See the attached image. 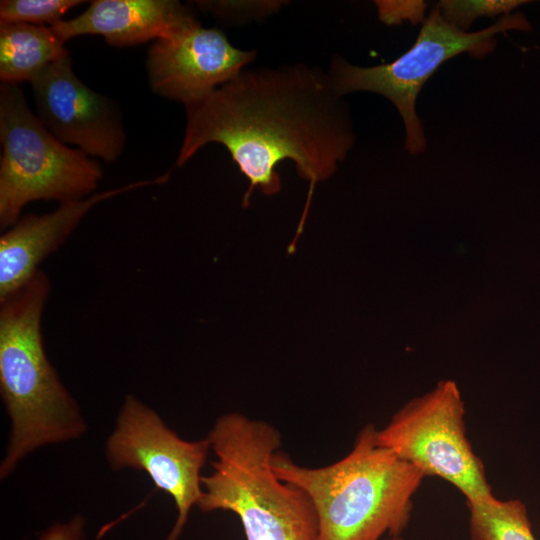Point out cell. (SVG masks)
Listing matches in <instances>:
<instances>
[{
  "label": "cell",
  "instance_id": "1",
  "mask_svg": "<svg viewBox=\"0 0 540 540\" xmlns=\"http://www.w3.org/2000/svg\"><path fill=\"white\" fill-rule=\"evenodd\" d=\"M184 107L186 127L176 166L209 143L223 145L250 182L244 207L257 187L266 195L280 191L276 166L286 159L310 183L311 197L314 185L336 172L355 142L343 96L327 73L302 63L244 69Z\"/></svg>",
  "mask_w": 540,
  "mask_h": 540
},
{
  "label": "cell",
  "instance_id": "2",
  "mask_svg": "<svg viewBox=\"0 0 540 540\" xmlns=\"http://www.w3.org/2000/svg\"><path fill=\"white\" fill-rule=\"evenodd\" d=\"M364 426L351 451L324 467L298 465L276 451L272 468L279 479L303 490L318 519L316 540H381L407 528L413 496L425 476L376 440Z\"/></svg>",
  "mask_w": 540,
  "mask_h": 540
},
{
  "label": "cell",
  "instance_id": "3",
  "mask_svg": "<svg viewBox=\"0 0 540 540\" xmlns=\"http://www.w3.org/2000/svg\"><path fill=\"white\" fill-rule=\"evenodd\" d=\"M49 291L48 277L38 270L0 301V394L10 419L1 480L35 450L77 440L87 431L77 401L44 350L41 316Z\"/></svg>",
  "mask_w": 540,
  "mask_h": 540
},
{
  "label": "cell",
  "instance_id": "4",
  "mask_svg": "<svg viewBox=\"0 0 540 540\" xmlns=\"http://www.w3.org/2000/svg\"><path fill=\"white\" fill-rule=\"evenodd\" d=\"M207 438L216 459L202 476V512L236 514L247 540H316L318 519L309 496L272 468L281 434L238 412L220 415Z\"/></svg>",
  "mask_w": 540,
  "mask_h": 540
},
{
  "label": "cell",
  "instance_id": "5",
  "mask_svg": "<svg viewBox=\"0 0 540 540\" xmlns=\"http://www.w3.org/2000/svg\"><path fill=\"white\" fill-rule=\"evenodd\" d=\"M0 142L1 229L14 225L32 201L80 200L94 194L102 179L96 160L43 125L18 84L0 85Z\"/></svg>",
  "mask_w": 540,
  "mask_h": 540
},
{
  "label": "cell",
  "instance_id": "6",
  "mask_svg": "<svg viewBox=\"0 0 540 540\" xmlns=\"http://www.w3.org/2000/svg\"><path fill=\"white\" fill-rule=\"evenodd\" d=\"M531 25L519 12L502 16L491 26L476 32H464L441 15L437 6L423 20L412 47L390 63L361 67L334 56L328 77L334 90L343 96L357 91L373 92L387 98L396 107L405 126V148L410 154L426 149V138L416 113V100L421 88L447 60L468 52L483 58L496 46L495 35Z\"/></svg>",
  "mask_w": 540,
  "mask_h": 540
},
{
  "label": "cell",
  "instance_id": "7",
  "mask_svg": "<svg viewBox=\"0 0 540 540\" xmlns=\"http://www.w3.org/2000/svg\"><path fill=\"white\" fill-rule=\"evenodd\" d=\"M465 406L457 385L442 381L432 391L401 407L377 442L417 468L425 477H439L466 502L494 497L484 464L466 435Z\"/></svg>",
  "mask_w": 540,
  "mask_h": 540
},
{
  "label": "cell",
  "instance_id": "8",
  "mask_svg": "<svg viewBox=\"0 0 540 540\" xmlns=\"http://www.w3.org/2000/svg\"><path fill=\"white\" fill-rule=\"evenodd\" d=\"M210 450L207 437L182 439L134 395L125 397L105 444L107 463L113 471H143L157 489L173 499L177 518L165 540L179 538L190 510L198 505L203 493L201 470Z\"/></svg>",
  "mask_w": 540,
  "mask_h": 540
},
{
  "label": "cell",
  "instance_id": "9",
  "mask_svg": "<svg viewBox=\"0 0 540 540\" xmlns=\"http://www.w3.org/2000/svg\"><path fill=\"white\" fill-rule=\"evenodd\" d=\"M31 85L36 115L58 140L105 162L121 155L126 134L116 103L76 76L69 53L47 66Z\"/></svg>",
  "mask_w": 540,
  "mask_h": 540
},
{
  "label": "cell",
  "instance_id": "10",
  "mask_svg": "<svg viewBox=\"0 0 540 540\" xmlns=\"http://www.w3.org/2000/svg\"><path fill=\"white\" fill-rule=\"evenodd\" d=\"M256 55L255 50L235 47L220 29L205 28L196 21L149 47V86L154 93L186 106L235 78Z\"/></svg>",
  "mask_w": 540,
  "mask_h": 540
},
{
  "label": "cell",
  "instance_id": "11",
  "mask_svg": "<svg viewBox=\"0 0 540 540\" xmlns=\"http://www.w3.org/2000/svg\"><path fill=\"white\" fill-rule=\"evenodd\" d=\"M169 173L60 203L46 214L25 215L0 238V301L23 287L38 271L39 263L55 251L97 204L122 193L164 184Z\"/></svg>",
  "mask_w": 540,
  "mask_h": 540
},
{
  "label": "cell",
  "instance_id": "12",
  "mask_svg": "<svg viewBox=\"0 0 540 540\" xmlns=\"http://www.w3.org/2000/svg\"><path fill=\"white\" fill-rule=\"evenodd\" d=\"M196 21L193 11L175 0H94L80 15L50 27L64 42L91 34L126 47L165 38Z\"/></svg>",
  "mask_w": 540,
  "mask_h": 540
},
{
  "label": "cell",
  "instance_id": "13",
  "mask_svg": "<svg viewBox=\"0 0 540 540\" xmlns=\"http://www.w3.org/2000/svg\"><path fill=\"white\" fill-rule=\"evenodd\" d=\"M64 44L50 26L0 23L2 83H31L47 66L69 53Z\"/></svg>",
  "mask_w": 540,
  "mask_h": 540
},
{
  "label": "cell",
  "instance_id": "14",
  "mask_svg": "<svg viewBox=\"0 0 540 540\" xmlns=\"http://www.w3.org/2000/svg\"><path fill=\"white\" fill-rule=\"evenodd\" d=\"M466 503L470 540H536L521 500H499L494 496Z\"/></svg>",
  "mask_w": 540,
  "mask_h": 540
},
{
  "label": "cell",
  "instance_id": "15",
  "mask_svg": "<svg viewBox=\"0 0 540 540\" xmlns=\"http://www.w3.org/2000/svg\"><path fill=\"white\" fill-rule=\"evenodd\" d=\"M85 3L81 0H2L0 23H23L52 26L70 9Z\"/></svg>",
  "mask_w": 540,
  "mask_h": 540
},
{
  "label": "cell",
  "instance_id": "16",
  "mask_svg": "<svg viewBox=\"0 0 540 540\" xmlns=\"http://www.w3.org/2000/svg\"><path fill=\"white\" fill-rule=\"evenodd\" d=\"M526 0H442L437 4L442 17L457 29L468 32L478 17L509 15Z\"/></svg>",
  "mask_w": 540,
  "mask_h": 540
},
{
  "label": "cell",
  "instance_id": "17",
  "mask_svg": "<svg viewBox=\"0 0 540 540\" xmlns=\"http://www.w3.org/2000/svg\"><path fill=\"white\" fill-rule=\"evenodd\" d=\"M283 3L280 1H195L201 10L228 21L267 15L277 11Z\"/></svg>",
  "mask_w": 540,
  "mask_h": 540
},
{
  "label": "cell",
  "instance_id": "18",
  "mask_svg": "<svg viewBox=\"0 0 540 540\" xmlns=\"http://www.w3.org/2000/svg\"><path fill=\"white\" fill-rule=\"evenodd\" d=\"M379 18L388 25L409 20L416 24L422 21L426 4L422 1H375Z\"/></svg>",
  "mask_w": 540,
  "mask_h": 540
},
{
  "label": "cell",
  "instance_id": "19",
  "mask_svg": "<svg viewBox=\"0 0 540 540\" xmlns=\"http://www.w3.org/2000/svg\"><path fill=\"white\" fill-rule=\"evenodd\" d=\"M37 540H87L86 519L76 514L64 522H55Z\"/></svg>",
  "mask_w": 540,
  "mask_h": 540
},
{
  "label": "cell",
  "instance_id": "20",
  "mask_svg": "<svg viewBox=\"0 0 540 540\" xmlns=\"http://www.w3.org/2000/svg\"><path fill=\"white\" fill-rule=\"evenodd\" d=\"M385 540H404V539L399 536V537H389V538H387Z\"/></svg>",
  "mask_w": 540,
  "mask_h": 540
}]
</instances>
